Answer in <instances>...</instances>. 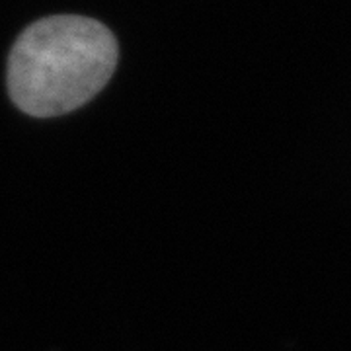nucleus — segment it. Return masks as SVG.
Returning a JSON list of instances; mask_svg holds the SVG:
<instances>
[{"instance_id": "obj_1", "label": "nucleus", "mask_w": 351, "mask_h": 351, "mask_svg": "<svg viewBox=\"0 0 351 351\" xmlns=\"http://www.w3.org/2000/svg\"><path fill=\"white\" fill-rule=\"evenodd\" d=\"M113 34L84 16H51L29 25L8 59V92L27 115L57 117L90 101L112 78Z\"/></svg>"}]
</instances>
